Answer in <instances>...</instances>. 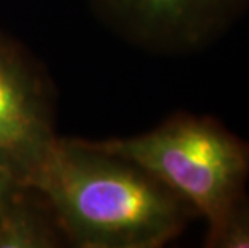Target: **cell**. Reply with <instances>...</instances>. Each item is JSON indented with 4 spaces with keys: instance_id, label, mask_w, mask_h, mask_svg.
I'll use <instances>...</instances> for the list:
<instances>
[{
    "instance_id": "obj_5",
    "label": "cell",
    "mask_w": 249,
    "mask_h": 248,
    "mask_svg": "<svg viewBox=\"0 0 249 248\" xmlns=\"http://www.w3.org/2000/svg\"><path fill=\"white\" fill-rule=\"evenodd\" d=\"M63 242L55 218L42 197L24 187L0 216V248H49Z\"/></svg>"
},
{
    "instance_id": "obj_7",
    "label": "cell",
    "mask_w": 249,
    "mask_h": 248,
    "mask_svg": "<svg viewBox=\"0 0 249 248\" xmlns=\"http://www.w3.org/2000/svg\"><path fill=\"white\" fill-rule=\"evenodd\" d=\"M23 189L24 186H21L17 179L0 165V216L17 200Z\"/></svg>"
},
{
    "instance_id": "obj_4",
    "label": "cell",
    "mask_w": 249,
    "mask_h": 248,
    "mask_svg": "<svg viewBox=\"0 0 249 248\" xmlns=\"http://www.w3.org/2000/svg\"><path fill=\"white\" fill-rule=\"evenodd\" d=\"M127 39L161 52L198 49L220 36L249 0H93Z\"/></svg>"
},
{
    "instance_id": "obj_2",
    "label": "cell",
    "mask_w": 249,
    "mask_h": 248,
    "mask_svg": "<svg viewBox=\"0 0 249 248\" xmlns=\"http://www.w3.org/2000/svg\"><path fill=\"white\" fill-rule=\"evenodd\" d=\"M98 142L146 170L208 226L248 192L249 142L211 116L182 112L148 133Z\"/></svg>"
},
{
    "instance_id": "obj_1",
    "label": "cell",
    "mask_w": 249,
    "mask_h": 248,
    "mask_svg": "<svg viewBox=\"0 0 249 248\" xmlns=\"http://www.w3.org/2000/svg\"><path fill=\"white\" fill-rule=\"evenodd\" d=\"M63 239L82 248H160L195 210L137 163L98 140L58 137L29 182Z\"/></svg>"
},
{
    "instance_id": "obj_6",
    "label": "cell",
    "mask_w": 249,
    "mask_h": 248,
    "mask_svg": "<svg viewBox=\"0 0 249 248\" xmlns=\"http://www.w3.org/2000/svg\"><path fill=\"white\" fill-rule=\"evenodd\" d=\"M204 245L209 248H249V193L245 192L225 214L208 226Z\"/></svg>"
},
{
    "instance_id": "obj_3",
    "label": "cell",
    "mask_w": 249,
    "mask_h": 248,
    "mask_svg": "<svg viewBox=\"0 0 249 248\" xmlns=\"http://www.w3.org/2000/svg\"><path fill=\"white\" fill-rule=\"evenodd\" d=\"M56 139L49 79L0 36V165L28 187Z\"/></svg>"
}]
</instances>
